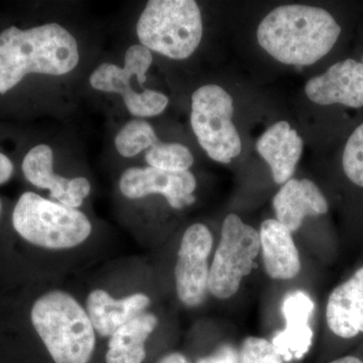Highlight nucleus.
I'll return each instance as SVG.
<instances>
[{"label": "nucleus", "instance_id": "obj_1", "mask_svg": "<svg viewBox=\"0 0 363 363\" xmlns=\"http://www.w3.org/2000/svg\"><path fill=\"white\" fill-rule=\"evenodd\" d=\"M341 26L320 7L286 4L267 14L257 28L260 47L286 65L309 66L333 49Z\"/></svg>", "mask_w": 363, "mask_h": 363}, {"label": "nucleus", "instance_id": "obj_2", "mask_svg": "<svg viewBox=\"0 0 363 363\" xmlns=\"http://www.w3.org/2000/svg\"><path fill=\"white\" fill-rule=\"evenodd\" d=\"M80 60L77 40L64 26L50 23L0 33V94L13 89L28 74L62 76Z\"/></svg>", "mask_w": 363, "mask_h": 363}, {"label": "nucleus", "instance_id": "obj_3", "mask_svg": "<svg viewBox=\"0 0 363 363\" xmlns=\"http://www.w3.org/2000/svg\"><path fill=\"white\" fill-rule=\"evenodd\" d=\"M30 326L55 363H89L95 350L94 327L70 294H43L30 308Z\"/></svg>", "mask_w": 363, "mask_h": 363}, {"label": "nucleus", "instance_id": "obj_4", "mask_svg": "<svg viewBox=\"0 0 363 363\" xmlns=\"http://www.w3.org/2000/svg\"><path fill=\"white\" fill-rule=\"evenodd\" d=\"M11 222L21 240L49 250L78 247L92 233L91 222L83 212L33 192L23 193L18 198Z\"/></svg>", "mask_w": 363, "mask_h": 363}, {"label": "nucleus", "instance_id": "obj_5", "mask_svg": "<svg viewBox=\"0 0 363 363\" xmlns=\"http://www.w3.org/2000/svg\"><path fill=\"white\" fill-rule=\"evenodd\" d=\"M136 33L150 52L187 59L202 40L201 11L193 0H150L136 23Z\"/></svg>", "mask_w": 363, "mask_h": 363}, {"label": "nucleus", "instance_id": "obj_6", "mask_svg": "<svg viewBox=\"0 0 363 363\" xmlns=\"http://www.w3.org/2000/svg\"><path fill=\"white\" fill-rule=\"evenodd\" d=\"M233 99L218 85H204L193 93L191 125L198 143L215 162L229 164L242 145L233 123Z\"/></svg>", "mask_w": 363, "mask_h": 363}, {"label": "nucleus", "instance_id": "obj_7", "mask_svg": "<svg viewBox=\"0 0 363 363\" xmlns=\"http://www.w3.org/2000/svg\"><path fill=\"white\" fill-rule=\"evenodd\" d=\"M260 250L259 233L236 214L224 219L221 238L209 271L208 290L214 297H233L252 272Z\"/></svg>", "mask_w": 363, "mask_h": 363}, {"label": "nucleus", "instance_id": "obj_8", "mask_svg": "<svg viewBox=\"0 0 363 363\" xmlns=\"http://www.w3.org/2000/svg\"><path fill=\"white\" fill-rule=\"evenodd\" d=\"M152 64V55L143 45L128 48L124 57V67L104 63L90 75L89 82L94 89L116 93L123 98L126 108L133 116L152 117L162 113L169 104V98L156 90L145 89L138 92L131 87L133 76L138 84L147 82V72Z\"/></svg>", "mask_w": 363, "mask_h": 363}, {"label": "nucleus", "instance_id": "obj_9", "mask_svg": "<svg viewBox=\"0 0 363 363\" xmlns=\"http://www.w3.org/2000/svg\"><path fill=\"white\" fill-rule=\"evenodd\" d=\"M213 236L206 225L193 224L182 238L175 267L178 298L188 307L201 304L209 281V259Z\"/></svg>", "mask_w": 363, "mask_h": 363}, {"label": "nucleus", "instance_id": "obj_10", "mask_svg": "<svg viewBox=\"0 0 363 363\" xmlns=\"http://www.w3.org/2000/svg\"><path fill=\"white\" fill-rule=\"evenodd\" d=\"M196 187L197 182L190 171L168 172L152 167L128 169L119 180L121 192L128 199L161 194L174 209L193 204Z\"/></svg>", "mask_w": 363, "mask_h": 363}, {"label": "nucleus", "instance_id": "obj_11", "mask_svg": "<svg viewBox=\"0 0 363 363\" xmlns=\"http://www.w3.org/2000/svg\"><path fill=\"white\" fill-rule=\"evenodd\" d=\"M305 92L316 104L360 108L363 106L362 62L347 59L334 64L323 75L308 81Z\"/></svg>", "mask_w": 363, "mask_h": 363}, {"label": "nucleus", "instance_id": "obj_12", "mask_svg": "<svg viewBox=\"0 0 363 363\" xmlns=\"http://www.w3.org/2000/svg\"><path fill=\"white\" fill-rule=\"evenodd\" d=\"M314 309L312 298L304 291H294L284 298L281 310L286 327L272 341L284 362L302 359L309 352L314 338L310 326Z\"/></svg>", "mask_w": 363, "mask_h": 363}, {"label": "nucleus", "instance_id": "obj_13", "mask_svg": "<svg viewBox=\"0 0 363 363\" xmlns=\"http://www.w3.org/2000/svg\"><path fill=\"white\" fill-rule=\"evenodd\" d=\"M272 206L277 220L291 233L298 230L308 216H318L328 212L326 198L316 184L308 179H291L274 196Z\"/></svg>", "mask_w": 363, "mask_h": 363}, {"label": "nucleus", "instance_id": "obj_14", "mask_svg": "<svg viewBox=\"0 0 363 363\" xmlns=\"http://www.w3.org/2000/svg\"><path fill=\"white\" fill-rule=\"evenodd\" d=\"M326 320L338 337L350 339L363 333V267L330 294Z\"/></svg>", "mask_w": 363, "mask_h": 363}, {"label": "nucleus", "instance_id": "obj_15", "mask_svg": "<svg viewBox=\"0 0 363 363\" xmlns=\"http://www.w3.org/2000/svg\"><path fill=\"white\" fill-rule=\"evenodd\" d=\"M150 304L149 296L133 294L123 298H112L106 291L94 290L86 300V312L95 332L102 337H111L117 329L142 314Z\"/></svg>", "mask_w": 363, "mask_h": 363}, {"label": "nucleus", "instance_id": "obj_16", "mask_svg": "<svg viewBox=\"0 0 363 363\" xmlns=\"http://www.w3.org/2000/svg\"><path fill=\"white\" fill-rule=\"evenodd\" d=\"M260 156L269 164L277 184L291 180L303 152V140L286 121L267 128L257 143Z\"/></svg>", "mask_w": 363, "mask_h": 363}, {"label": "nucleus", "instance_id": "obj_17", "mask_svg": "<svg viewBox=\"0 0 363 363\" xmlns=\"http://www.w3.org/2000/svg\"><path fill=\"white\" fill-rule=\"evenodd\" d=\"M260 250L267 274L274 279H292L301 271L300 255L292 233L277 219L262 222Z\"/></svg>", "mask_w": 363, "mask_h": 363}, {"label": "nucleus", "instance_id": "obj_18", "mask_svg": "<svg viewBox=\"0 0 363 363\" xmlns=\"http://www.w3.org/2000/svg\"><path fill=\"white\" fill-rule=\"evenodd\" d=\"M159 323L156 315L142 313L114 332L109 338L106 363H143L147 357L145 342Z\"/></svg>", "mask_w": 363, "mask_h": 363}, {"label": "nucleus", "instance_id": "obj_19", "mask_svg": "<svg viewBox=\"0 0 363 363\" xmlns=\"http://www.w3.org/2000/svg\"><path fill=\"white\" fill-rule=\"evenodd\" d=\"M54 155L51 147L38 145L23 159L21 169L26 180L39 189L50 191V198L60 204L70 207L72 179L64 178L54 173Z\"/></svg>", "mask_w": 363, "mask_h": 363}, {"label": "nucleus", "instance_id": "obj_20", "mask_svg": "<svg viewBox=\"0 0 363 363\" xmlns=\"http://www.w3.org/2000/svg\"><path fill=\"white\" fill-rule=\"evenodd\" d=\"M156 131L143 119H133L116 136V147L124 157H133L159 143Z\"/></svg>", "mask_w": 363, "mask_h": 363}, {"label": "nucleus", "instance_id": "obj_21", "mask_svg": "<svg viewBox=\"0 0 363 363\" xmlns=\"http://www.w3.org/2000/svg\"><path fill=\"white\" fill-rule=\"evenodd\" d=\"M145 162L152 168L168 172H186L194 164L187 147L177 143L159 142L145 152Z\"/></svg>", "mask_w": 363, "mask_h": 363}, {"label": "nucleus", "instance_id": "obj_22", "mask_svg": "<svg viewBox=\"0 0 363 363\" xmlns=\"http://www.w3.org/2000/svg\"><path fill=\"white\" fill-rule=\"evenodd\" d=\"M342 167L346 177L363 188V123L353 131L343 150Z\"/></svg>", "mask_w": 363, "mask_h": 363}, {"label": "nucleus", "instance_id": "obj_23", "mask_svg": "<svg viewBox=\"0 0 363 363\" xmlns=\"http://www.w3.org/2000/svg\"><path fill=\"white\" fill-rule=\"evenodd\" d=\"M240 363H286L271 341L247 337L241 344Z\"/></svg>", "mask_w": 363, "mask_h": 363}, {"label": "nucleus", "instance_id": "obj_24", "mask_svg": "<svg viewBox=\"0 0 363 363\" xmlns=\"http://www.w3.org/2000/svg\"><path fill=\"white\" fill-rule=\"evenodd\" d=\"M197 363H240V352L230 344H223L211 354L200 358Z\"/></svg>", "mask_w": 363, "mask_h": 363}, {"label": "nucleus", "instance_id": "obj_25", "mask_svg": "<svg viewBox=\"0 0 363 363\" xmlns=\"http://www.w3.org/2000/svg\"><path fill=\"white\" fill-rule=\"evenodd\" d=\"M13 174V164L6 155L0 152V185L6 183Z\"/></svg>", "mask_w": 363, "mask_h": 363}, {"label": "nucleus", "instance_id": "obj_26", "mask_svg": "<svg viewBox=\"0 0 363 363\" xmlns=\"http://www.w3.org/2000/svg\"><path fill=\"white\" fill-rule=\"evenodd\" d=\"M157 363H191L185 355L179 352H172L164 355Z\"/></svg>", "mask_w": 363, "mask_h": 363}, {"label": "nucleus", "instance_id": "obj_27", "mask_svg": "<svg viewBox=\"0 0 363 363\" xmlns=\"http://www.w3.org/2000/svg\"><path fill=\"white\" fill-rule=\"evenodd\" d=\"M330 363H363L362 360L355 357H344L338 358V359L333 360Z\"/></svg>", "mask_w": 363, "mask_h": 363}, {"label": "nucleus", "instance_id": "obj_28", "mask_svg": "<svg viewBox=\"0 0 363 363\" xmlns=\"http://www.w3.org/2000/svg\"><path fill=\"white\" fill-rule=\"evenodd\" d=\"M1 210H2V204H1V200H0V214H1Z\"/></svg>", "mask_w": 363, "mask_h": 363}, {"label": "nucleus", "instance_id": "obj_29", "mask_svg": "<svg viewBox=\"0 0 363 363\" xmlns=\"http://www.w3.org/2000/svg\"><path fill=\"white\" fill-rule=\"evenodd\" d=\"M362 63H363V58H362Z\"/></svg>", "mask_w": 363, "mask_h": 363}]
</instances>
